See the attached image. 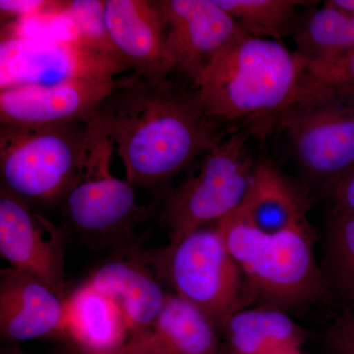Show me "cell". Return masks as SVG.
<instances>
[{
    "label": "cell",
    "instance_id": "obj_22",
    "mask_svg": "<svg viewBox=\"0 0 354 354\" xmlns=\"http://www.w3.org/2000/svg\"><path fill=\"white\" fill-rule=\"evenodd\" d=\"M337 95H354V50L326 64L304 62L295 102Z\"/></svg>",
    "mask_w": 354,
    "mask_h": 354
},
{
    "label": "cell",
    "instance_id": "obj_23",
    "mask_svg": "<svg viewBox=\"0 0 354 354\" xmlns=\"http://www.w3.org/2000/svg\"><path fill=\"white\" fill-rule=\"evenodd\" d=\"M328 264L335 285L354 299V214L334 211L328 234Z\"/></svg>",
    "mask_w": 354,
    "mask_h": 354
},
{
    "label": "cell",
    "instance_id": "obj_28",
    "mask_svg": "<svg viewBox=\"0 0 354 354\" xmlns=\"http://www.w3.org/2000/svg\"><path fill=\"white\" fill-rule=\"evenodd\" d=\"M73 349V348H72ZM74 353L76 354H131L125 351L122 348L118 349H111V351H79V349H73Z\"/></svg>",
    "mask_w": 354,
    "mask_h": 354
},
{
    "label": "cell",
    "instance_id": "obj_20",
    "mask_svg": "<svg viewBox=\"0 0 354 354\" xmlns=\"http://www.w3.org/2000/svg\"><path fill=\"white\" fill-rule=\"evenodd\" d=\"M300 12L290 38L306 64L332 62L354 50V15L324 6Z\"/></svg>",
    "mask_w": 354,
    "mask_h": 354
},
{
    "label": "cell",
    "instance_id": "obj_14",
    "mask_svg": "<svg viewBox=\"0 0 354 354\" xmlns=\"http://www.w3.org/2000/svg\"><path fill=\"white\" fill-rule=\"evenodd\" d=\"M0 330L9 341L65 339V298L27 272H0Z\"/></svg>",
    "mask_w": 354,
    "mask_h": 354
},
{
    "label": "cell",
    "instance_id": "obj_30",
    "mask_svg": "<svg viewBox=\"0 0 354 354\" xmlns=\"http://www.w3.org/2000/svg\"><path fill=\"white\" fill-rule=\"evenodd\" d=\"M10 354H28V353H20V351H17V353H10ZM46 354H65V353H46Z\"/></svg>",
    "mask_w": 354,
    "mask_h": 354
},
{
    "label": "cell",
    "instance_id": "obj_16",
    "mask_svg": "<svg viewBox=\"0 0 354 354\" xmlns=\"http://www.w3.org/2000/svg\"><path fill=\"white\" fill-rule=\"evenodd\" d=\"M305 211L304 195L271 158L261 153L245 200L234 213L258 232L274 235L306 225Z\"/></svg>",
    "mask_w": 354,
    "mask_h": 354
},
{
    "label": "cell",
    "instance_id": "obj_19",
    "mask_svg": "<svg viewBox=\"0 0 354 354\" xmlns=\"http://www.w3.org/2000/svg\"><path fill=\"white\" fill-rule=\"evenodd\" d=\"M230 354H269L301 348L304 332L276 309L237 311L225 324Z\"/></svg>",
    "mask_w": 354,
    "mask_h": 354
},
{
    "label": "cell",
    "instance_id": "obj_13",
    "mask_svg": "<svg viewBox=\"0 0 354 354\" xmlns=\"http://www.w3.org/2000/svg\"><path fill=\"white\" fill-rule=\"evenodd\" d=\"M104 19L109 38L135 75L164 80L172 67L165 50L167 20L160 2L106 0Z\"/></svg>",
    "mask_w": 354,
    "mask_h": 354
},
{
    "label": "cell",
    "instance_id": "obj_27",
    "mask_svg": "<svg viewBox=\"0 0 354 354\" xmlns=\"http://www.w3.org/2000/svg\"><path fill=\"white\" fill-rule=\"evenodd\" d=\"M324 6L333 7L342 12L354 15V0H328L324 2Z\"/></svg>",
    "mask_w": 354,
    "mask_h": 354
},
{
    "label": "cell",
    "instance_id": "obj_4",
    "mask_svg": "<svg viewBox=\"0 0 354 354\" xmlns=\"http://www.w3.org/2000/svg\"><path fill=\"white\" fill-rule=\"evenodd\" d=\"M216 227L249 285L266 299L292 306L308 301L320 290L306 225L268 235L232 212L216 221Z\"/></svg>",
    "mask_w": 354,
    "mask_h": 354
},
{
    "label": "cell",
    "instance_id": "obj_18",
    "mask_svg": "<svg viewBox=\"0 0 354 354\" xmlns=\"http://www.w3.org/2000/svg\"><path fill=\"white\" fill-rule=\"evenodd\" d=\"M129 335L120 308L86 281L65 298V339L73 349H118Z\"/></svg>",
    "mask_w": 354,
    "mask_h": 354
},
{
    "label": "cell",
    "instance_id": "obj_24",
    "mask_svg": "<svg viewBox=\"0 0 354 354\" xmlns=\"http://www.w3.org/2000/svg\"><path fill=\"white\" fill-rule=\"evenodd\" d=\"M326 344L330 354H354V312L335 321L326 335Z\"/></svg>",
    "mask_w": 354,
    "mask_h": 354
},
{
    "label": "cell",
    "instance_id": "obj_26",
    "mask_svg": "<svg viewBox=\"0 0 354 354\" xmlns=\"http://www.w3.org/2000/svg\"><path fill=\"white\" fill-rule=\"evenodd\" d=\"M335 211L354 214V169L328 190Z\"/></svg>",
    "mask_w": 354,
    "mask_h": 354
},
{
    "label": "cell",
    "instance_id": "obj_21",
    "mask_svg": "<svg viewBox=\"0 0 354 354\" xmlns=\"http://www.w3.org/2000/svg\"><path fill=\"white\" fill-rule=\"evenodd\" d=\"M244 30L252 36L281 41L291 37L300 7L317 2L298 0H215Z\"/></svg>",
    "mask_w": 354,
    "mask_h": 354
},
{
    "label": "cell",
    "instance_id": "obj_6",
    "mask_svg": "<svg viewBox=\"0 0 354 354\" xmlns=\"http://www.w3.org/2000/svg\"><path fill=\"white\" fill-rule=\"evenodd\" d=\"M85 125L3 124L0 127L2 189L24 201H62L80 179Z\"/></svg>",
    "mask_w": 354,
    "mask_h": 354
},
{
    "label": "cell",
    "instance_id": "obj_10",
    "mask_svg": "<svg viewBox=\"0 0 354 354\" xmlns=\"http://www.w3.org/2000/svg\"><path fill=\"white\" fill-rule=\"evenodd\" d=\"M0 254L10 268L65 293V234L8 191L0 194Z\"/></svg>",
    "mask_w": 354,
    "mask_h": 354
},
{
    "label": "cell",
    "instance_id": "obj_17",
    "mask_svg": "<svg viewBox=\"0 0 354 354\" xmlns=\"http://www.w3.org/2000/svg\"><path fill=\"white\" fill-rule=\"evenodd\" d=\"M86 283L113 300L124 317L130 335L152 325L167 297L153 274L131 261L106 263Z\"/></svg>",
    "mask_w": 354,
    "mask_h": 354
},
{
    "label": "cell",
    "instance_id": "obj_3",
    "mask_svg": "<svg viewBox=\"0 0 354 354\" xmlns=\"http://www.w3.org/2000/svg\"><path fill=\"white\" fill-rule=\"evenodd\" d=\"M252 127L261 138L276 133L302 176L327 191L354 169V95L295 101Z\"/></svg>",
    "mask_w": 354,
    "mask_h": 354
},
{
    "label": "cell",
    "instance_id": "obj_9",
    "mask_svg": "<svg viewBox=\"0 0 354 354\" xmlns=\"http://www.w3.org/2000/svg\"><path fill=\"white\" fill-rule=\"evenodd\" d=\"M129 67L114 58L73 43L2 35L0 90L71 80H113Z\"/></svg>",
    "mask_w": 354,
    "mask_h": 354
},
{
    "label": "cell",
    "instance_id": "obj_1",
    "mask_svg": "<svg viewBox=\"0 0 354 354\" xmlns=\"http://www.w3.org/2000/svg\"><path fill=\"white\" fill-rule=\"evenodd\" d=\"M132 185L171 178L227 136L203 109L196 91L183 92L169 78L129 75L95 113Z\"/></svg>",
    "mask_w": 354,
    "mask_h": 354
},
{
    "label": "cell",
    "instance_id": "obj_29",
    "mask_svg": "<svg viewBox=\"0 0 354 354\" xmlns=\"http://www.w3.org/2000/svg\"><path fill=\"white\" fill-rule=\"evenodd\" d=\"M269 354H302L301 348H290L281 349V351H274Z\"/></svg>",
    "mask_w": 354,
    "mask_h": 354
},
{
    "label": "cell",
    "instance_id": "obj_8",
    "mask_svg": "<svg viewBox=\"0 0 354 354\" xmlns=\"http://www.w3.org/2000/svg\"><path fill=\"white\" fill-rule=\"evenodd\" d=\"M176 295L194 305L216 328L241 310V274L216 227L201 228L151 258Z\"/></svg>",
    "mask_w": 354,
    "mask_h": 354
},
{
    "label": "cell",
    "instance_id": "obj_11",
    "mask_svg": "<svg viewBox=\"0 0 354 354\" xmlns=\"http://www.w3.org/2000/svg\"><path fill=\"white\" fill-rule=\"evenodd\" d=\"M129 75L113 80L71 79L48 85H22L0 92L3 124H87L102 102L127 82Z\"/></svg>",
    "mask_w": 354,
    "mask_h": 354
},
{
    "label": "cell",
    "instance_id": "obj_15",
    "mask_svg": "<svg viewBox=\"0 0 354 354\" xmlns=\"http://www.w3.org/2000/svg\"><path fill=\"white\" fill-rule=\"evenodd\" d=\"M216 328L194 305L167 295L152 325L130 335L122 348L131 354H223Z\"/></svg>",
    "mask_w": 354,
    "mask_h": 354
},
{
    "label": "cell",
    "instance_id": "obj_12",
    "mask_svg": "<svg viewBox=\"0 0 354 354\" xmlns=\"http://www.w3.org/2000/svg\"><path fill=\"white\" fill-rule=\"evenodd\" d=\"M158 2L167 20L165 50L169 64L195 85L242 27L215 0Z\"/></svg>",
    "mask_w": 354,
    "mask_h": 354
},
{
    "label": "cell",
    "instance_id": "obj_5",
    "mask_svg": "<svg viewBox=\"0 0 354 354\" xmlns=\"http://www.w3.org/2000/svg\"><path fill=\"white\" fill-rule=\"evenodd\" d=\"M254 138L250 127L234 130L205 153L197 171L169 195L162 218L169 225V245L241 206L257 160L251 149Z\"/></svg>",
    "mask_w": 354,
    "mask_h": 354
},
{
    "label": "cell",
    "instance_id": "obj_7",
    "mask_svg": "<svg viewBox=\"0 0 354 354\" xmlns=\"http://www.w3.org/2000/svg\"><path fill=\"white\" fill-rule=\"evenodd\" d=\"M113 142L97 118L85 125L80 179L62 200L67 227L88 241H111L131 234L152 209L137 203L129 181L111 171Z\"/></svg>",
    "mask_w": 354,
    "mask_h": 354
},
{
    "label": "cell",
    "instance_id": "obj_2",
    "mask_svg": "<svg viewBox=\"0 0 354 354\" xmlns=\"http://www.w3.org/2000/svg\"><path fill=\"white\" fill-rule=\"evenodd\" d=\"M304 62L281 41L241 32L195 84L209 116L227 127L267 120L295 102Z\"/></svg>",
    "mask_w": 354,
    "mask_h": 354
},
{
    "label": "cell",
    "instance_id": "obj_25",
    "mask_svg": "<svg viewBox=\"0 0 354 354\" xmlns=\"http://www.w3.org/2000/svg\"><path fill=\"white\" fill-rule=\"evenodd\" d=\"M53 1L46 0H1L0 11L1 16L6 17L18 18L27 16L37 15L50 8Z\"/></svg>",
    "mask_w": 354,
    "mask_h": 354
}]
</instances>
